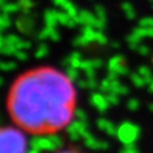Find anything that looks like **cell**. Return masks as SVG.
I'll use <instances>...</instances> for the list:
<instances>
[{
  "label": "cell",
  "mask_w": 153,
  "mask_h": 153,
  "mask_svg": "<svg viewBox=\"0 0 153 153\" xmlns=\"http://www.w3.org/2000/svg\"><path fill=\"white\" fill-rule=\"evenodd\" d=\"M7 108L14 125L33 135H52L69 125L76 108V91L52 66H38L18 75L10 85Z\"/></svg>",
  "instance_id": "1"
},
{
  "label": "cell",
  "mask_w": 153,
  "mask_h": 153,
  "mask_svg": "<svg viewBox=\"0 0 153 153\" xmlns=\"http://www.w3.org/2000/svg\"><path fill=\"white\" fill-rule=\"evenodd\" d=\"M25 131L18 126H0V153H27Z\"/></svg>",
  "instance_id": "2"
},
{
  "label": "cell",
  "mask_w": 153,
  "mask_h": 153,
  "mask_svg": "<svg viewBox=\"0 0 153 153\" xmlns=\"http://www.w3.org/2000/svg\"><path fill=\"white\" fill-rule=\"evenodd\" d=\"M55 153H80V152L74 149V148H68V149H61V151H57Z\"/></svg>",
  "instance_id": "3"
}]
</instances>
